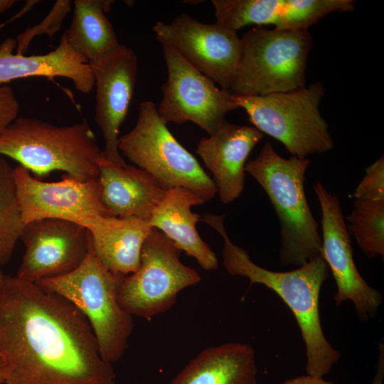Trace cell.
<instances>
[{
  "label": "cell",
  "mask_w": 384,
  "mask_h": 384,
  "mask_svg": "<svg viewBox=\"0 0 384 384\" xmlns=\"http://www.w3.org/2000/svg\"><path fill=\"white\" fill-rule=\"evenodd\" d=\"M280 384H334L331 381H327L323 377L304 375L297 376L288 380H286Z\"/></svg>",
  "instance_id": "29"
},
{
  "label": "cell",
  "mask_w": 384,
  "mask_h": 384,
  "mask_svg": "<svg viewBox=\"0 0 384 384\" xmlns=\"http://www.w3.org/2000/svg\"><path fill=\"white\" fill-rule=\"evenodd\" d=\"M312 46L308 29L252 28L240 38V55L230 92L257 96L306 86Z\"/></svg>",
  "instance_id": "6"
},
{
  "label": "cell",
  "mask_w": 384,
  "mask_h": 384,
  "mask_svg": "<svg viewBox=\"0 0 384 384\" xmlns=\"http://www.w3.org/2000/svg\"><path fill=\"white\" fill-rule=\"evenodd\" d=\"M13 178L22 220L55 218L78 224L87 230L109 216L102 203L98 178L79 181L67 174L59 181L46 182L26 168H13Z\"/></svg>",
  "instance_id": "11"
},
{
  "label": "cell",
  "mask_w": 384,
  "mask_h": 384,
  "mask_svg": "<svg viewBox=\"0 0 384 384\" xmlns=\"http://www.w3.org/2000/svg\"><path fill=\"white\" fill-rule=\"evenodd\" d=\"M0 367H2V361H1V358H0Z\"/></svg>",
  "instance_id": "34"
},
{
  "label": "cell",
  "mask_w": 384,
  "mask_h": 384,
  "mask_svg": "<svg viewBox=\"0 0 384 384\" xmlns=\"http://www.w3.org/2000/svg\"><path fill=\"white\" fill-rule=\"evenodd\" d=\"M162 45L167 78L161 86L158 113L166 123L191 122L212 135L227 123L226 115L238 109L229 90L220 88L171 46Z\"/></svg>",
  "instance_id": "10"
},
{
  "label": "cell",
  "mask_w": 384,
  "mask_h": 384,
  "mask_svg": "<svg viewBox=\"0 0 384 384\" xmlns=\"http://www.w3.org/2000/svg\"><path fill=\"white\" fill-rule=\"evenodd\" d=\"M216 23L235 31L249 25L308 29L333 12L352 11L353 0H213Z\"/></svg>",
  "instance_id": "16"
},
{
  "label": "cell",
  "mask_w": 384,
  "mask_h": 384,
  "mask_svg": "<svg viewBox=\"0 0 384 384\" xmlns=\"http://www.w3.org/2000/svg\"><path fill=\"white\" fill-rule=\"evenodd\" d=\"M324 92L323 84L316 82L288 92L257 96L233 94V98L254 127L280 142L292 156L306 159L334 146L319 110Z\"/></svg>",
  "instance_id": "7"
},
{
  "label": "cell",
  "mask_w": 384,
  "mask_h": 384,
  "mask_svg": "<svg viewBox=\"0 0 384 384\" xmlns=\"http://www.w3.org/2000/svg\"><path fill=\"white\" fill-rule=\"evenodd\" d=\"M20 240L25 251L16 276L33 283L72 272L86 258L90 245L86 228L55 218L26 223Z\"/></svg>",
  "instance_id": "14"
},
{
  "label": "cell",
  "mask_w": 384,
  "mask_h": 384,
  "mask_svg": "<svg viewBox=\"0 0 384 384\" xmlns=\"http://www.w3.org/2000/svg\"><path fill=\"white\" fill-rule=\"evenodd\" d=\"M98 180L102 203L109 216L149 220L166 191L144 171L127 164L119 166L103 157Z\"/></svg>",
  "instance_id": "19"
},
{
  "label": "cell",
  "mask_w": 384,
  "mask_h": 384,
  "mask_svg": "<svg viewBox=\"0 0 384 384\" xmlns=\"http://www.w3.org/2000/svg\"><path fill=\"white\" fill-rule=\"evenodd\" d=\"M114 1L75 0L73 17L65 31L68 43L89 63L101 58L120 43L105 15Z\"/></svg>",
  "instance_id": "23"
},
{
  "label": "cell",
  "mask_w": 384,
  "mask_h": 384,
  "mask_svg": "<svg viewBox=\"0 0 384 384\" xmlns=\"http://www.w3.org/2000/svg\"><path fill=\"white\" fill-rule=\"evenodd\" d=\"M262 137L263 134L254 127L228 122L198 142L196 153L212 174L222 203H232L241 195L247 159Z\"/></svg>",
  "instance_id": "17"
},
{
  "label": "cell",
  "mask_w": 384,
  "mask_h": 384,
  "mask_svg": "<svg viewBox=\"0 0 384 384\" xmlns=\"http://www.w3.org/2000/svg\"><path fill=\"white\" fill-rule=\"evenodd\" d=\"M366 174L353 196L358 200H384V157H379L365 169Z\"/></svg>",
  "instance_id": "27"
},
{
  "label": "cell",
  "mask_w": 384,
  "mask_h": 384,
  "mask_svg": "<svg viewBox=\"0 0 384 384\" xmlns=\"http://www.w3.org/2000/svg\"><path fill=\"white\" fill-rule=\"evenodd\" d=\"M5 384H115L85 316L63 297L5 275L0 289Z\"/></svg>",
  "instance_id": "1"
},
{
  "label": "cell",
  "mask_w": 384,
  "mask_h": 384,
  "mask_svg": "<svg viewBox=\"0 0 384 384\" xmlns=\"http://www.w3.org/2000/svg\"><path fill=\"white\" fill-rule=\"evenodd\" d=\"M257 375L252 347L230 342L203 349L169 384H256Z\"/></svg>",
  "instance_id": "21"
},
{
  "label": "cell",
  "mask_w": 384,
  "mask_h": 384,
  "mask_svg": "<svg viewBox=\"0 0 384 384\" xmlns=\"http://www.w3.org/2000/svg\"><path fill=\"white\" fill-rule=\"evenodd\" d=\"M152 227L134 217H102L88 231L91 247L111 272L127 276L136 272L145 240Z\"/></svg>",
  "instance_id": "22"
},
{
  "label": "cell",
  "mask_w": 384,
  "mask_h": 384,
  "mask_svg": "<svg viewBox=\"0 0 384 384\" xmlns=\"http://www.w3.org/2000/svg\"><path fill=\"white\" fill-rule=\"evenodd\" d=\"M225 215L207 213L202 221L223 239L222 257L226 272L232 276L247 277L249 287L260 284L275 292L291 310L299 327L306 348V374L323 377L329 373L341 353L328 341L321 327L319 296L329 276V267L323 257H314L291 271L265 269L230 240L223 224Z\"/></svg>",
  "instance_id": "2"
},
{
  "label": "cell",
  "mask_w": 384,
  "mask_h": 384,
  "mask_svg": "<svg viewBox=\"0 0 384 384\" xmlns=\"http://www.w3.org/2000/svg\"><path fill=\"white\" fill-rule=\"evenodd\" d=\"M0 156L17 161L35 176L62 171L83 181L98 178L102 151L85 122L57 126L18 117L0 132Z\"/></svg>",
  "instance_id": "3"
},
{
  "label": "cell",
  "mask_w": 384,
  "mask_h": 384,
  "mask_svg": "<svg viewBox=\"0 0 384 384\" xmlns=\"http://www.w3.org/2000/svg\"><path fill=\"white\" fill-rule=\"evenodd\" d=\"M20 105L11 86H0V132L18 115Z\"/></svg>",
  "instance_id": "28"
},
{
  "label": "cell",
  "mask_w": 384,
  "mask_h": 384,
  "mask_svg": "<svg viewBox=\"0 0 384 384\" xmlns=\"http://www.w3.org/2000/svg\"><path fill=\"white\" fill-rule=\"evenodd\" d=\"M90 65L96 87L95 120L105 142L102 157L125 166L127 164L118 149L119 134L136 86L137 57L132 48L119 44Z\"/></svg>",
  "instance_id": "15"
},
{
  "label": "cell",
  "mask_w": 384,
  "mask_h": 384,
  "mask_svg": "<svg viewBox=\"0 0 384 384\" xmlns=\"http://www.w3.org/2000/svg\"><path fill=\"white\" fill-rule=\"evenodd\" d=\"M384 378V344H378V356L375 366V373L371 384H383Z\"/></svg>",
  "instance_id": "30"
},
{
  "label": "cell",
  "mask_w": 384,
  "mask_h": 384,
  "mask_svg": "<svg viewBox=\"0 0 384 384\" xmlns=\"http://www.w3.org/2000/svg\"><path fill=\"white\" fill-rule=\"evenodd\" d=\"M313 188L321 211L322 257L336 285L335 304L338 306L345 301H351L358 318L367 321L376 314L383 295L367 283L356 268L351 235L338 197L320 181H316Z\"/></svg>",
  "instance_id": "13"
},
{
  "label": "cell",
  "mask_w": 384,
  "mask_h": 384,
  "mask_svg": "<svg viewBox=\"0 0 384 384\" xmlns=\"http://www.w3.org/2000/svg\"><path fill=\"white\" fill-rule=\"evenodd\" d=\"M24 225L16 194L13 168L0 156V266L11 259Z\"/></svg>",
  "instance_id": "25"
},
{
  "label": "cell",
  "mask_w": 384,
  "mask_h": 384,
  "mask_svg": "<svg viewBox=\"0 0 384 384\" xmlns=\"http://www.w3.org/2000/svg\"><path fill=\"white\" fill-rule=\"evenodd\" d=\"M152 29L161 44L171 46L221 88L230 90L240 55L236 31L216 22H200L188 14L169 23L159 21Z\"/></svg>",
  "instance_id": "12"
},
{
  "label": "cell",
  "mask_w": 384,
  "mask_h": 384,
  "mask_svg": "<svg viewBox=\"0 0 384 384\" xmlns=\"http://www.w3.org/2000/svg\"><path fill=\"white\" fill-rule=\"evenodd\" d=\"M122 277L98 260L90 244L86 258L76 269L36 282L45 292L67 299L85 316L102 358L111 364L125 353L134 328L133 316L118 300Z\"/></svg>",
  "instance_id": "5"
},
{
  "label": "cell",
  "mask_w": 384,
  "mask_h": 384,
  "mask_svg": "<svg viewBox=\"0 0 384 384\" xmlns=\"http://www.w3.org/2000/svg\"><path fill=\"white\" fill-rule=\"evenodd\" d=\"M4 277H5V275L4 274V273L0 270V289H1V286H2V284H3Z\"/></svg>",
  "instance_id": "33"
},
{
  "label": "cell",
  "mask_w": 384,
  "mask_h": 384,
  "mask_svg": "<svg viewBox=\"0 0 384 384\" xmlns=\"http://www.w3.org/2000/svg\"><path fill=\"white\" fill-rule=\"evenodd\" d=\"M347 228L368 257H384V200L354 199Z\"/></svg>",
  "instance_id": "24"
},
{
  "label": "cell",
  "mask_w": 384,
  "mask_h": 384,
  "mask_svg": "<svg viewBox=\"0 0 384 384\" xmlns=\"http://www.w3.org/2000/svg\"><path fill=\"white\" fill-rule=\"evenodd\" d=\"M118 149L165 191L184 188L205 202L218 193L211 177L169 130L153 102L145 100L139 104L137 122L129 132L119 137Z\"/></svg>",
  "instance_id": "8"
},
{
  "label": "cell",
  "mask_w": 384,
  "mask_h": 384,
  "mask_svg": "<svg viewBox=\"0 0 384 384\" xmlns=\"http://www.w3.org/2000/svg\"><path fill=\"white\" fill-rule=\"evenodd\" d=\"M6 379V371L4 367H0V384L4 383Z\"/></svg>",
  "instance_id": "32"
},
{
  "label": "cell",
  "mask_w": 384,
  "mask_h": 384,
  "mask_svg": "<svg viewBox=\"0 0 384 384\" xmlns=\"http://www.w3.org/2000/svg\"><path fill=\"white\" fill-rule=\"evenodd\" d=\"M206 202L194 192L184 188L166 191L154 209L149 223L187 255L193 257L206 271L216 270L218 260L215 253L201 238L196 224L201 217L193 213L191 207Z\"/></svg>",
  "instance_id": "20"
},
{
  "label": "cell",
  "mask_w": 384,
  "mask_h": 384,
  "mask_svg": "<svg viewBox=\"0 0 384 384\" xmlns=\"http://www.w3.org/2000/svg\"><path fill=\"white\" fill-rule=\"evenodd\" d=\"M16 2L15 0H0V14L11 9Z\"/></svg>",
  "instance_id": "31"
},
{
  "label": "cell",
  "mask_w": 384,
  "mask_h": 384,
  "mask_svg": "<svg viewBox=\"0 0 384 384\" xmlns=\"http://www.w3.org/2000/svg\"><path fill=\"white\" fill-rule=\"evenodd\" d=\"M16 45L11 37L0 44V86L21 78L62 77L70 80L82 94L92 90L95 80L90 65L71 48L65 32L58 46L46 54L27 56L14 53Z\"/></svg>",
  "instance_id": "18"
},
{
  "label": "cell",
  "mask_w": 384,
  "mask_h": 384,
  "mask_svg": "<svg viewBox=\"0 0 384 384\" xmlns=\"http://www.w3.org/2000/svg\"><path fill=\"white\" fill-rule=\"evenodd\" d=\"M71 10V1L58 0L53 8L38 24L28 27L16 37V53L23 54L31 41L37 36L47 34L50 38L58 32L62 23Z\"/></svg>",
  "instance_id": "26"
},
{
  "label": "cell",
  "mask_w": 384,
  "mask_h": 384,
  "mask_svg": "<svg viewBox=\"0 0 384 384\" xmlns=\"http://www.w3.org/2000/svg\"><path fill=\"white\" fill-rule=\"evenodd\" d=\"M181 251L152 228L145 240L136 272L122 277L118 300L132 316L147 320L170 309L183 289L197 284L201 276L180 260Z\"/></svg>",
  "instance_id": "9"
},
{
  "label": "cell",
  "mask_w": 384,
  "mask_h": 384,
  "mask_svg": "<svg viewBox=\"0 0 384 384\" xmlns=\"http://www.w3.org/2000/svg\"><path fill=\"white\" fill-rule=\"evenodd\" d=\"M306 159L279 155L270 142L257 156L246 163L245 172L267 193L280 225L279 260L282 265L299 267L322 256L321 237L304 192Z\"/></svg>",
  "instance_id": "4"
}]
</instances>
